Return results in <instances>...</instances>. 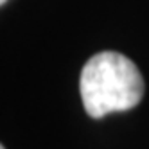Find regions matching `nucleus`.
Returning <instances> with one entry per match:
<instances>
[{
  "instance_id": "obj_1",
  "label": "nucleus",
  "mask_w": 149,
  "mask_h": 149,
  "mask_svg": "<svg viewBox=\"0 0 149 149\" xmlns=\"http://www.w3.org/2000/svg\"><path fill=\"white\" fill-rule=\"evenodd\" d=\"M79 90L86 113L101 119L135 108L144 95V79L130 58L106 50L84 63Z\"/></svg>"
},
{
  "instance_id": "obj_2",
  "label": "nucleus",
  "mask_w": 149,
  "mask_h": 149,
  "mask_svg": "<svg viewBox=\"0 0 149 149\" xmlns=\"http://www.w3.org/2000/svg\"><path fill=\"white\" fill-rule=\"evenodd\" d=\"M7 2V0H0V4H6Z\"/></svg>"
},
{
  "instance_id": "obj_3",
  "label": "nucleus",
  "mask_w": 149,
  "mask_h": 149,
  "mask_svg": "<svg viewBox=\"0 0 149 149\" xmlns=\"http://www.w3.org/2000/svg\"><path fill=\"white\" fill-rule=\"evenodd\" d=\"M0 149H6V147H0Z\"/></svg>"
}]
</instances>
